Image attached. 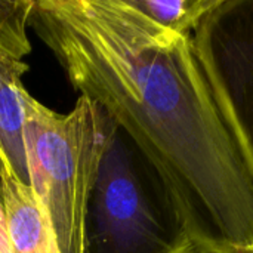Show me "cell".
I'll use <instances>...</instances> for the list:
<instances>
[{
  "label": "cell",
  "instance_id": "6da1fadb",
  "mask_svg": "<svg viewBox=\"0 0 253 253\" xmlns=\"http://www.w3.org/2000/svg\"><path fill=\"white\" fill-rule=\"evenodd\" d=\"M30 28L157 172L196 253H253V176L191 36L127 0H37Z\"/></svg>",
  "mask_w": 253,
  "mask_h": 253
},
{
  "label": "cell",
  "instance_id": "7a4b0ae2",
  "mask_svg": "<svg viewBox=\"0 0 253 253\" xmlns=\"http://www.w3.org/2000/svg\"><path fill=\"white\" fill-rule=\"evenodd\" d=\"M24 113L30 187L49 218L61 253H86L92 194L119 127L86 96H79L74 108L61 114L27 92Z\"/></svg>",
  "mask_w": 253,
  "mask_h": 253
},
{
  "label": "cell",
  "instance_id": "3957f363",
  "mask_svg": "<svg viewBox=\"0 0 253 253\" xmlns=\"http://www.w3.org/2000/svg\"><path fill=\"white\" fill-rule=\"evenodd\" d=\"M86 253H196L163 181L120 129L92 194Z\"/></svg>",
  "mask_w": 253,
  "mask_h": 253
},
{
  "label": "cell",
  "instance_id": "277c9868",
  "mask_svg": "<svg viewBox=\"0 0 253 253\" xmlns=\"http://www.w3.org/2000/svg\"><path fill=\"white\" fill-rule=\"evenodd\" d=\"M191 39L215 102L253 176V0H219Z\"/></svg>",
  "mask_w": 253,
  "mask_h": 253
},
{
  "label": "cell",
  "instance_id": "5b68a950",
  "mask_svg": "<svg viewBox=\"0 0 253 253\" xmlns=\"http://www.w3.org/2000/svg\"><path fill=\"white\" fill-rule=\"evenodd\" d=\"M33 1H0V165L21 182L30 185L24 145L22 76L31 52L30 28Z\"/></svg>",
  "mask_w": 253,
  "mask_h": 253
},
{
  "label": "cell",
  "instance_id": "8992f818",
  "mask_svg": "<svg viewBox=\"0 0 253 253\" xmlns=\"http://www.w3.org/2000/svg\"><path fill=\"white\" fill-rule=\"evenodd\" d=\"M0 206L10 253H61L33 188L0 165Z\"/></svg>",
  "mask_w": 253,
  "mask_h": 253
},
{
  "label": "cell",
  "instance_id": "52a82bcc",
  "mask_svg": "<svg viewBox=\"0 0 253 253\" xmlns=\"http://www.w3.org/2000/svg\"><path fill=\"white\" fill-rule=\"evenodd\" d=\"M157 25L184 36H191L202 19L219 0H127Z\"/></svg>",
  "mask_w": 253,
  "mask_h": 253
}]
</instances>
